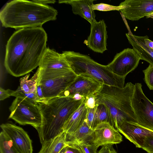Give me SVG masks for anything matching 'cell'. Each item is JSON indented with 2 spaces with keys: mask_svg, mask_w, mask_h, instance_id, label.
<instances>
[{
  "mask_svg": "<svg viewBox=\"0 0 153 153\" xmlns=\"http://www.w3.org/2000/svg\"><path fill=\"white\" fill-rule=\"evenodd\" d=\"M47 39L42 27L22 28L15 32L6 45L4 65L8 73L19 77L39 66L47 48Z\"/></svg>",
  "mask_w": 153,
  "mask_h": 153,
  "instance_id": "6da1fadb",
  "label": "cell"
},
{
  "mask_svg": "<svg viewBox=\"0 0 153 153\" xmlns=\"http://www.w3.org/2000/svg\"><path fill=\"white\" fill-rule=\"evenodd\" d=\"M57 11L47 5L32 0H13L7 3L0 11V19L5 27L16 29L42 27L56 19Z\"/></svg>",
  "mask_w": 153,
  "mask_h": 153,
  "instance_id": "7a4b0ae2",
  "label": "cell"
},
{
  "mask_svg": "<svg viewBox=\"0 0 153 153\" xmlns=\"http://www.w3.org/2000/svg\"><path fill=\"white\" fill-rule=\"evenodd\" d=\"M134 89V85L131 82L122 88L103 84L94 94L96 105L105 106L108 113L109 123L117 130L124 121L137 123L131 104Z\"/></svg>",
  "mask_w": 153,
  "mask_h": 153,
  "instance_id": "3957f363",
  "label": "cell"
},
{
  "mask_svg": "<svg viewBox=\"0 0 153 153\" xmlns=\"http://www.w3.org/2000/svg\"><path fill=\"white\" fill-rule=\"evenodd\" d=\"M84 99L75 100L71 97H58L38 103L42 122L37 131L42 144L63 131L65 123Z\"/></svg>",
  "mask_w": 153,
  "mask_h": 153,
  "instance_id": "277c9868",
  "label": "cell"
},
{
  "mask_svg": "<svg viewBox=\"0 0 153 153\" xmlns=\"http://www.w3.org/2000/svg\"><path fill=\"white\" fill-rule=\"evenodd\" d=\"M62 53L77 75L88 76L108 85L121 88L124 87L126 77L114 74L107 65L100 64L89 56L79 53L66 51Z\"/></svg>",
  "mask_w": 153,
  "mask_h": 153,
  "instance_id": "5b68a950",
  "label": "cell"
},
{
  "mask_svg": "<svg viewBox=\"0 0 153 153\" xmlns=\"http://www.w3.org/2000/svg\"><path fill=\"white\" fill-rule=\"evenodd\" d=\"M9 108L11 113L9 119L21 125H30L37 130L40 127L42 117L38 104L18 97L13 101Z\"/></svg>",
  "mask_w": 153,
  "mask_h": 153,
  "instance_id": "8992f818",
  "label": "cell"
},
{
  "mask_svg": "<svg viewBox=\"0 0 153 153\" xmlns=\"http://www.w3.org/2000/svg\"><path fill=\"white\" fill-rule=\"evenodd\" d=\"M77 76L72 69L53 74L39 72L38 82L41 87L46 102L59 97L74 81Z\"/></svg>",
  "mask_w": 153,
  "mask_h": 153,
  "instance_id": "52a82bcc",
  "label": "cell"
},
{
  "mask_svg": "<svg viewBox=\"0 0 153 153\" xmlns=\"http://www.w3.org/2000/svg\"><path fill=\"white\" fill-rule=\"evenodd\" d=\"M140 83L134 84L131 102L137 124L153 131V103L145 95Z\"/></svg>",
  "mask_w": 153,
  "mask_h": 153,
  "instance_id": "ba28073f",
  "label": "cell"
},
{
  "mask_svg": "<svg viewBox=\"0 0 153 153\" xmlns=\"http://www.w3.org/2000/svg\"><path fill=\"white\" fill-rule=\"evenodd\" d=\"M140 58L132 48H127L117 53L107 66L114 74L125 77L137 66Z\"/></svg>",
  "mask_w": 153,
  "mask_h": 153,
  "instance_id": "9c48e42d",
  "label": "cell"
},
{
  "mask_svg": "<svg viewBox=\"0 0 153 153\" xmlns=\"http://www.w3.org/2000/svg\"><path fill=\"white\" fill-rule=\"evenodd\" d=\"M103 84L88 76L79 75L59 97H71L78 94L85 99L98 91Z\"/></svg>",
  "mask_w": 153,
  "mask_h": 153,
  "instance_id": "30bf717a",
  "label": "cell"
},
{
  "mask_svg": "<svg viewBox=\"0 0 153 153\" xmlns=\"http://www.w3.org/2000/svg\"><path fill=\"white\" fill-rule=\"evenodd\" d=\"M0 127L20 153H33L32 141L22 128L10 123H3Z\"/></svg>",
  "mask_w": 153,
  "mask_h": 153,
  "instance_id": "8fae6325",
  "label": "cell"
},
{
  "mask_svg": "<svg viewBox=\"0 0 153 153\" xmlns=\"http://www.w3.org/2000/svg\"><path fill=\"white\" fill-rule=\"evenodd\" d=\"M38 69L39 73H55L71 69L63 54L47 48Z\"/></svg>",
  "mask_w": 153,
  "mask_h": 153,
  "instance_id": "7c38bea8",
  "label": "cell"
},
{
  "mask_svg": "<svg viewBox=\"0 0 153 153\" xmlns=\"http://www.w3.org/2000/svg\"><path fill=\"white\" fill-rule=\"evenodd\" d=\"M91 141L99 147L120 143L123 141V138L117 130L109 122H104L98 124L94 129Z\"/></svg>",
  "mask_w": 153,
  "mask_h": 153,
  "instance_id": "4fadbf2b",
  "label": "cell"
},
{
  "mask_svg": "<svg viewBox=\"0 0 153 153\" xmlns=\"http://www.w3.org/2000/svg\"><path fill=\"white\" fill-rule=\"evenodd\" d=\"M119 5H125L120 11L125 18L137 21L153 12V0H126Z\"/></svg>",
  "mask_w": 153,
  "mask_h": 153,
  "instance_id": "5bb4252c",
  "label": "cell"
},
{
  "mask_svg": "<svg viewBox=\"0 0 153 153\" xmlns=\"http://www.w3.org/2000/svg\"><path fill=\"white\" fill-rule=\"evenodd\" d=\"M106 27L103 19L91 24L90 34L84 43L93 51L103 53L107 50Z\"/></svg>",
  "mask_w": 153,
  "mask_h": 153,
  "instance_id": "9a60e30c",
  "label": "cell"
},
{
  "mask_svg": "<svg viewBox=\"0 0 153 153\" xmlns=\"http://www.w3.org/2000/svg\"><path fill=\"white\" fill-rule=\"evenodd\" d=\"M118 130L136 147L141 148L146 137L153 131L137 123L127 121H124Z\"/></svg>",
  "mask_w": 153,
  "mask_h": 153,
  "instance_id": "2e32d148",
  "label": "cell"
},
{
  "mask_svg": "<svg viewBox=\"0 0 153 153\" xmlns=\"http://www.w3.org/2000/svg\"><path fill=\"white\" fill-rule=\"evenodd\" d=\"M94 0H61L60 4H69L71 6L73 13L78 15L89 22L91 24L97 22L94 10L91 8Z\"/></svg>",
  "mask_w": 153,
  "mask_h": 153,
  "instance_id": "e0dca14e",
  "label": "cell"
},
{
  "mask_svg": "<svg viewBox=\"0 0 153 153\" xmlns=\"http://www.w3.org/2000/svg\"><path fill=\"white\" fill-rule=\"evenodd\" d=\"M126 35L129 43L140 56L141 59L153 65V50L147 46L142 36L133 35L131 32Z\"/></svg>",
  "mask_w": 153,
  "mask_h": 153,
  "instance_id": "ac0fdd59",
  "label": "cell"
},
{
  "mask_svg": "<svg viewBox=\"0 0 153 153\" xmlns=\"http://www.w3.org/2000/svg\"><path fill=\"white\" fill-rule=\"evenodd\" d=\"M85 99L80 106L65 123L63 131L65 132L67 134H70L74 132L86 120L88 108L85 105Z\"/></svg>",
  "mask_w": 153,
  "mask_h": 153,
  "instance_id": "d6986e66",
  "label": "cell"
},
{
  "mask_svg": "<svg viewBox=\"0 0 153 153\" xmlns=\"http://www.w3.org/2000/svg\"><path fill=\"white\" fill-rule=\"evenodd\" d=\"M94 129L89 127L85 120L82 125L74 132L67 134V146L78 145L91 139Z\"/></svg>",
  "mask_w": 153,
  "mask_h": 153,
  "instance_id": "ffe728a7",
  "label": "cell"
},
{
  "mask_svg": "<svg viewBox=\"0 0 153 153\" xmlns=\"http://www.w3.org/2000/svg\"><path fill=\"white\" fill-rule=\"evenodd\" d=\"M66 133L63 131L54 137L44 142L38 153H59L67 146Z\"/></svg>",
  "mask_w": 153,
  "mask_h": 153,
  "instance_id": "44dd1931",
  "label": "cell"
},
{
  "mask_svg": "<svg viewBox=\"0 0 153 153\" xmlns=\"http://www.w3.org/2000/svg\"><path fill=\"white\" fill-rule=\"evenodd\" d=\"M30 74H26L20 79V87L25 93L36 94L37 85L39 76V71L37 70L34 75L28 79Z\"/></svg>",
  "mask_w": 153,
  "mask_h": 153,
  "instance_id": "7402d4cb",
  "label": "cell"
},
{
  "mask_svg": "<svg viewBox=\"0 0 153 153\" xmlns=\"http://www.w3.org/2000/svg\"><path fill=\"white\" fill-rule=\"evenodd\" d=\"M0 153H20L11 140L2 131L0 133Z\"/></svg>",
  "mask_w": 153,
  "mask_h": 153,
  "instance_id": "603a6c76",
  "label": "cell"
},
{
  "mask_svg": "<svg viewBox=\"0 0 153 153\" xmlns=\"http://www.w3.org/2000/svg\"><path fill=\"white\" fill-rule=\"evenodd\" d=\"M97 105L94 121V128L98 124L101 123L109 122V114L106 107L102 104Z\"/></svg>",
  "mask_w": 153,
  "mask_h": 153,
  "instance_id": "cb8c5ba5",
  "label": "cell"
},
{
  "mask_svg": "<svg viewBox=\"0 0 153 153\" xmlns=\"http://www.w3.org/2000/svg\"><path fill=\"white\" fill-rule=\"evenodd\" d=\"M125 5L114 6L103 3L93 4L91 6V8L93 10H98L101 11H108L111 10L120 11L125 8Z\"/></svg>",
  "mask_w": 153,
  "mask_h": 153,
  "instance_id": "d4e9b609",
  "label": "cell"
},
{
  "mask_svg": "<svg viewBox=\"0 0 153 153\" xmlns=\"http://www.w3.org/2000/svg\"><path fill=\"white\" fill-rule=\"evenodd\" d=\"M11 96H14L16 97H24L37 104L41 102L40 100L36 94H34L26 93L21 89L19 86L16 90L13 91L11 94Z\"/></svg>",
  "mask_w": 153,
  "mask_h": 153,
  "instance_id": "484cf974",
  "label": "cell"
},
{
  "mask_svg": "<svg viewBox=\"0 0 153 153\" xmlns=\"http://www.w3.org/2000/svg\"><path fill=\"white\" fill-rule=\"evenodd\" d=\"M144 80L150 90H153V65L149 64L148 67L143 71Z\"/></svg>",
  "mask_w": 153,
  "mask_h": 153,
  "instance_id": "4316f807",
  "label": "cell"
},
{
  "mask_svg": "<svg viewBox=\"0 0 153 153\" xmlns=\"http://www.w3.org/2000/svg\"><path fill=\"white\" fill-rule=\"evenodd\" d=\"M77 145L82 150L83 153H97L98 147L93 143L91 140Z\"/></svg>",
  "mask_w": 153,
  "mask_h": 153,
  "instance_id": "83f0119b",
  "label": "cell"
},
{
  "mask_svg": "<svg viewBox=\"0 0 153 153\" xmlns=\"http://www.w3.org/2000/svg\"><path fill=\"white\" fill-rule=\"evenodd\" d=\"M142 149L147 153H153V131L146 137Z\"/></svg>",
  "mask_w": 153,
  "mask_h": 153,
  "instance_id": "f1b7e54d",
  "label": "cell"
},
{
  "mask_svg": "<svg viewBox=\"0 0 153 153\" xmlns=\"http://www.w3.org/2000/svg\"><path fill=\"white\" fill-rule=\"evenodd\" d=\"M97 105L93 108H87L86 121L88 126L92 129L94 128V121Z\"/></svg>",
  "mask_w": 153,
  "mask_h": 153,
  "instance_id": "f546056e",
  "label": "cell"
},
{
  "mask_svg": "<svg viewBox=\"0 0 153 153\" xmlns=\"http://www.w3.org/2000/svg\"><path fill=\"white\" fill-rule=\"evenodd\" d=\"M85 104L87 108H93L96 105V97L92 94L88 96L85 99Z\"/></svg>",
  "mask_w": 153,
  "mask_h": 153,
  "instance_id": "4dcf8cb0",
  "label": "cell"
},
{
  "mask_svg": "<svg viewBox=\"0 0 153 153\" xmlns=\"http://www.w3.org/2000/svg\"><path fill=\"white\" fill-rule=\"evenodd\" d=\"M97 153H117L113 147V145L108 144L102 146Z\"/></svg>",
  "mask_w": 153,
  "mask_h": 153,
  "instance_id": "1f68e13d",
  "label": "cell"
},
{
  "mask_svg": "<svg viewBox=\"0 0 153 153\" xmlns=\"http://www.w3.org/2000/svg\"><path fill=\"white\" fill-rule=\"evenodd\" d=\"M65 153H83L82 150L77 145H68L66 147Z\"/></svg>",
  "mask_w": 153,
  "mask_h": 153,
  "instance_id": "d6a6232c",
  "label": "cell"
},
{
  "mask_svg": "<svg viewBox=\"0 0 153 153\" xmlns=\"http://www.w3.org/2000/svg\"><path fill=\"white\" fill-rule=\"evenodd\" d=\"M13 91L10 89L4 90L1 87L0 88V100H3L11 96V94Z\"/></svg>",
  "mask_w": 153,
  "mask_h": 153,
  "instance_id": "836d02e7",
  "label": "cell"
},
{
  "mask_svg": "<svg viewBox=\"0 0 153 153\" xmlns=\"http://www.w3.org/2000/svg\"><path fill=\"white\" fill-rule=\"evenodd\" d=\"M36 95L40 100L41 102L45 103L46 101L44 97L41 87L38 83V82L36 88Z\"/></svg>",
  "mask_w": 153,
  "mask_h": 153,
  "instance_id": "e575fe53",
  "label": "cell"
},
{
  "mask_svg": "<svg viewBox=\"0 0 153 153\" xmlns=\"http://www.w3.org/2000/svg\"><path fill=\"white\" fill-rule=\"evenodd\" d=\"M142 37L147 46L153 50V41L150 40L149 37L146 35L142 36Z\"/></svg>",
  "mask_w": 153,
  "mask_h": 153,
  "instance_id": "d590c367",
  "label": "cell"
},
{
  "mask_svg": "<svg viewBox=\"0 0 153 153\" xmlns=\"http://www.w3.org/2000/svg\"><path fill=\"white\" fill-rule=\"evenodd\" d=\"M32 1L35 2L43 5H47L49 4H54L56 2L55 0H33Z\"/></svg>",
  "mask_w": 153,
  "mask_h": 153,
  "instance_id": "8d00e7d4",
  "label": "cell"
},
{
  "mask_svg": "<svg viewBox=\"0 0 153 153\" xmlns=\"http://www.w3.org/2000/svg\"><path fill=\"white\" fill-rule=\"evenodd\" d=\"M146 18H151L153 19V12L146 16Z\"/></svg>",
  "mask_w": 153,
  "mask_h": 153,
  "instance_id": "74e56055",
  "label": "cell"
},
{
  "mask_svg": "<svg viewBox=\"0 0 153 153\" xmlns=\"http://www.w3.org/2000/svg\"><path fill=\"white\" fill-rule=\"evenodd\" d=\"M66 149V147L64 148L59 153H65Z\"/></svg>",
  "mask_w": 153,
  "mask_h": 153,
  "instance_id": "f35d334b",
  "label": "cell"
}]
</instances>
